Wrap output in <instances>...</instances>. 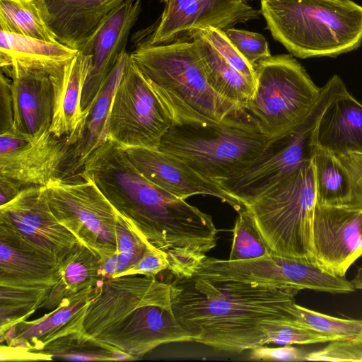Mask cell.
Here are the masks:
<instances>
[{
	"label": "cell",
	"instance_id": "obj_1",
	"mask_svg": "<svg viewBox=\"0 0 362 362\" xmlns=\"http://www.w3.org/2000/svg\"><path fill=\"white\" fill-rule=\"evenodd\" d=\"M82 167L80 175L90 179L142 237L166 254L174 276L193 275L216 247L218 229L212 216L147 180L116 143L107 141Z\"/></svg>",
	"mask_w": 362,
	"mask_h": 362
},
{
	"label": "cell",
	"instance_id": "obj_2",
	"mask_svg": "<svg viewBox=\"0 0 362 362\" xmlns=\"http://www.w3.org/2000/svg\"><path fill=\"white\" fill-rule=\"evenodd\" d=\"M171 283L173 311L192 341L217 351L240 353L267 345L265 325L296 320L291 313L293 286L211 281L198 276Z\"/></svg>",
	"mask_w": 362,
	"mask_h": 362
},
{
	"label": "cell",
	"instance_id": "obj_3",
	"mask_svg": "<svg viewBox=\"0 0 362 362\" xmlns=\"http://www.w3.org/2000/svg\"><path fill=\"white\" fill-rule=\"evenodd\" d=\"M130 54L174 122L258 130L245 109L218 95L210 86L192 40L161 45L144 42Z\"/></svg>",
	"mask_w": 362,
	"mask_h": 362
},
{
	"label": "cell",
	"instance_id": "obj_4",
	"mask_svg": "<svg viewBox=\"0 0 362 362\" xmlns=\"http://www.w3.org/2000/svg\"><path fill=\"white\" fill-rule=\"evenodd\" d=\"M259 13L298 58L335 57L362 43V6L351 0H261Z\"/></svg>",
	"mask_w": 362,
	"mask_h": 362
},
{
	"label": "cell",
	"instance_id": "obj_5",
	"mask_svg": "<svg viewBox=\"0 0 362 362\" xmlns=\"http://www.w3.org/2000/svg\"><path fill=\"white\" fill-rule=\"evenodd\" d=\"M315 204L312 160L245 206L272 254L315 262L313 221Z\"/></svg>",
	"mask_w": 362,
	"mask_h": 362
},
{
	"label": "cell",
	"instance_id": "obj_6",
	"mask_svg": "<svg viewBox=\"0 0 362 362\" xmlns=\"http://www.w3.org/2000/svg\"><path fill=\"white\" fill-rule=\"evenodd\" d=\"M268 141L256 129L174 122L157 149L180 158L202 176L218 182L245 169Z\"/></svg>",
	"mask_w": 362,
	"mask_h": 362
},
{
	"label": "cell",
	"instance_id": "obj_7",
	"mask_svg": "<svg viewBox=\"0 0 362 362\" xmlns=\"http://www.w3.org/2000/svg\"><path fill=\"white\" fill-rule=\"evenodd\" d=\"M255 71V89L245 110L258 131L271 139L291 131L305 118L321 88L290 54L262 59Z\"/></svg>",
	"mask_w": 362,
	"mask_h": 362
},
{
	"label": "cell",
	"instance_id": "obj_8",
	"mask_svg": "<svg viewBox=\"0 0 362 362\" xmlns=\"http://www.w3.org/2000/svg\"><path fill=\"white\" fill-rule=\"evenodd\" d=\"M346 88L341 78L331 77L321 88L313 108L295 128L269 139L258 156L235 175L218 181L221 187L244 206L313 160L317 122L329 102Z\"/></svg>",
	"mask_w": 362,
	"mask_h": 362
},
{
	"label": "cell",
	"instance_id": "obj_9",
	"mask_svg": "<svg viewBox=\"0 0 362 362\" xmlns=\"http://www.w3.org/2000/svg\"><path fill=\"white\" fill-rule=\"evenodd\" d=\"M79 175L49 184L46 197L58 221L104 260L117 251L119 214L90 179Z\"/></svg>",
	"mask_w": 362,
	"mask_h": 362
},
{
	"label": "cell",
	"instance_id": "obj_10",
	"mask_svg": "<svg viewBox=\"0 0 362 362\" xmlns=\"http://www.w3.org/2000/svg\"><path fill=\"white\" fill-rule=\"evenodd\" d=\"M211 281H233L262 286H293L332 294L356 290L345 277L331 274L315 262L269 254L257 258L230 261L206 256L194 274Z\"/></svg>",
	"mask_w": 362,
	"mask_h": 362
},
{
	"label": "cell",
	"instance_id": "obj_11",
	"mask_svg": "<svg viewBox=\"0 0 362 362\" xmlns=\"http://www.w3.org/2000/svg\"><path fill=\"white\" fill-rule=\"evenodd\" d=\"M173 123L130 57L113 98L107 141L122 148L157 149Z\"/></svg>",
	"mask_w": 362,
	"mask_h": 362
},
{
	"label": "cell",
	"instance_id": "obj_12",
	"mask_svg": "<svg viewBox=\"0 0 362 362\" xmlns=\"http://www.w3.org/2000/svg\"><path fill=\"white\" fill-rule=\"evenodd\" d=\"M72 147L66 138H57L49 130L33 136L13 127L1 134L0 176L22 189L46 187L62 178V169L71 160Z\"/></svg>",
	"mask_w": 362,
	"mask_h": 362
},
{
	"label": "cell",
	"instance_id": "obj_13",
	"mask_svg": "<svg viewBox=\"0 0 362 362\" xmlns=\"http://www.w3.org/2000/svg\"><path fill=\"white\" fill-rule=\"evenodd\" d=\"M146 305L172 307L171 283L141 274L105 279L88 307L81 334L92 339Z\"/></svg>",
	"mask_w": 362,
	"mask_h": 362
},
{
	"label": "cell",
	"instance_id": "obj_14",
	"mask_svg": "<svg viewBox=\"0 0 362 362\" xmlns=\"http://www.w3.org/2000/svg\"><path fill=\"white\" fill-rule=\"evenodd\" d=\"M163 11L149 38L151 45L192 40L197 30H226L239 23L257 19L260 13L246 0H162Z\"/></svg>",
	"mask_w": 362,
	"mask_h": 362
},
{
	"label": "cell",
	"instance_id": "obj_15",
	"mask_svg": "<svg viewBox=\"0 0 362 362\" xmlns=\"http://www.w3.org/2000/svg\"><path fill=\"white\" fill-rule=\"evenodd\" d=\"M314 260L324 271L345 277L362 256V207L316 203L313 221Z\"/></svg>",
	"mask_w": 362,
	"mask_h": 362
},
{
	"label": "cell",
	"instance_id": "obj_16",
	"mask_svg": "<svg viewBox=\"0 0 362 362\" xmlns=\"http://www.w3.org/2000/svg\"><path fill=\"white\" fill-rule=\"evenodd\" d=\"M0 224L14 229L59 263L79 242L54 216L45 187H25L0 206Z\"/></svg>",
	"mask_w": 362,
	"mask_h": 362
},
{
	"label": "cell",
	"instance_id": "obj_17",
	"mask_svg": "<svg viewBox=\"0 0 362 362\" xmlns=\"http://www.w3.org/2000/svg\"><path fill=\"white\" fill-rule=\"evenodd\" d=\"M92 339L105 349L120 351L136 358L163 344L192 341L172 307L158 305L136 308Z\"/></svg>",
	"mask_w": 362,
	"mask_h": 362
},
{
	"label": "cell",
	"instance_id": "obj_18",
	"mask_svg": "<svg viewBox=\"0 0 362 362\" xmlns=\"http://www.w3.org/2000/svg\"><path fill=\"white\" fill-rule=\"evenodd\" d=\"M137 170L150 182L185 199L193 195L215 197L235 211L245 206L221 185L199 175L180 158L158 149L143 147L123 148Z\"/></svg>",
	"mask_w": 362,
	"mask_h": 362
},
{
	"label": "cell",
	"instance_id": "obj_19",
	"mask_svg": "<svg viewBox=\"0 0 362 362\" xmlns=\"http://www.w3.org/2000/svg\"><path fill=\"white\" fill-rule=\"evenodd\" d=\"M57 41L92 54L95 38L113 11L125 0H39Z\"/></svg>",
	"mask_w": 362,
	"mask_h": 362
},
{
	"label": "cell",
	"instance_id": "obj_20",
	"mask_svg": "<svg viewBox=\"0 0 362 362\" xmlns=\"http://www.w3.org/2000/svg\"><path fill=\"white\" fill-rule=\"evenodd\" d=\"M103 281L64 299L55 309L40 318L13 325L1 334V341L9 346L37 351L58 339L82 332L88 307Z\"/></svg>",
	"mask_w": 362,
	"mask_h": 362
},
{
	"label": "cell",
	"instance_id": "obj_21",
	"mask_svg": "<svg viewBox=\"0 0 362 362\" xmlns=\"http://www.w3.org/2000/svg\"><path fill=\"white\" fill-rule=\"evenodd\" d=\"M141 8V0H125L113 11L95 38L91 68L81 100L82 111L87 117L108 75L125 51L130 30L138 18Z\"/></svg>",
	"mask_w": 362,
	"mask_h": 362
},
{
	"label": "cell",
	"instance_id": "obj_22",
	"mask_svg": "<svg viewBox=\"0 0 362 362\" xmlns=\"http://www.w3.org/2000/svg\"><path fill=\"white\" fill-rule=\"evenodd\" d=\"M91 64L92 54L78 52L59 72L49 76L53 87L49 132L57 138H66L73 148L82 139L88 118L82 111L81 100Z\"/></svg>",
	"mask_w": 362,
	"mask_h": 362
},
{
	"label": "cell",
	"instance_id": "obj_23",
	"mask_svg": "<svg viewBox=\"0 0 362 362\" xmlns=\"http://www.w3.org/2000/svg\"><path fill=\"white\" fill-rule=\"evenodd\" d=\"M59 266L14 229L0 224V285L53 286Z\"/></svg>",
	"mask_w": 362,
	"mask_h": 362
},
{
	"label": "cell",
	"instance_id": "obj_24",
	"mask_svg": "<svg viewBox=\"0 0 362 362\" xmlns=\"http://www.w3.org/2000/svg\"><path fill=\"white\" fill-rule=\"evenodd\" d=\"M2 73L11 78L14 125L27 135L49 130L53 113V87L46 73L13 66Z\"/></svg>",
	"mask_w": 362,
	"mask_h": 362
},
{
	"label": "cell",
	"instance_id": "obj_25",
	"mask_svg": "<svg viewBox=\"0 0 362 362\" xmlns=\"http://www.w3.org/2000/svg\"><path fill=\"white\" fill-rule=\"evenodd\" d=\"M314 143L335 156L362 154V105L346 88L325 107L317 124Z\"/></svg>",
	"mask_w": 362,
	"mask_h": 362
},
{
	"label": "cell",
	"instance_id": "obj_26",
	"mask_svg": "<svg viewBox=\"0 0 362 362\" xmlns=\"http://www.w3.org/2000/svg\"><path fill=\"white\" fill-rule=\"evenodd\" d=\"M78 52L59 42L0 31L1 71L21 66L39 70L51 76L59 72Z\"/></svg>",
	"mask_w": 362,
	"mask_h": 362
},
{
	"label": "cell",
	"instance_id": "obj_27",
	"mask_svg": "<svg viewBox=\"0 0 362 362\" xmlns=\"http://www.w3.org/2000/svg\"><path fill=\"white\" fill-rule=\"evenodd\" d=\"M130 57L129 52L124 51L108 75L88 117L83 136L73 148L69 166L71 172L81 168L89 156L107 141L113 98Z\"/></svg>",
	"mask_w": 362,
	"mask_h": 362
},
{
	"label": "cell",
	"instance_id": "obj_28",
	"mask_svg": "<svg viewBox=\"0 0 362 362\" xmlns=\"http://www.w3.org/2000/svg\"><path fill=\"white\" fill-rule=\"evenodd\" d=\"M101 262L99 255L78 242L59 263L58 281L40 308L52 310L64 299L100 284Z\"/></svg>",
	"mask_w": 362,
	"mask_h": 362
},
{
	"label": "cell",
	"instance_id": "obj_29",
	"mask_svg": "<svg viewBox=\"0 0 362 362\" xmlns=\"http://www.w3.org/2000/svg\"><path fill=\"white\" fill-rule=\"evenodd\" d=\"M195 42L209 83L221 96L245 110L255 89V83L229 64L198 31Z\"/></svg>",
	"mask_w": 362,
	"mask_h": 362
},
{
	"label": "cell",
	"instance_id": "obj_30",
	"mask_svg": "<svg viewBox=\"0 0 362 362\" xmlns=\"http://www.w3.org/2000/svg\"><path fill=\"white\" fill-rule=\"evenodd\" d=\"M313 164L316 203L327 206L349 204L352 198L351 177L339 159L316 146Z\"/></svg>",
	"mask_w": 362,
	"mask_h": 362
},
{
	"label": "cell",
	"instance_id": "obj_31",
	"mask_svg": "<svg viewBox=\"0 0 362 362\" xmlns=\"http://www.w3.org/2000/svg\"><path fill=\"white\" fill-rule=\"evenodd\" d=\"M0 29L49 42H58L39 0H0Z\"/></svg>",
	"mask_w": 362,
	"mask_h": 362
},
{
	"label": "cell",
	"instance_id": "obj_32",
	"mask_svg": "<svg viewBox=\"0 0 362 362\" xmlns=\"http://www.w3.org/2000/svg\"><path fill=\"white\" fill-rule=\"evenodd\" d=\"M52 287L0 285V335L40 308Z\"/></svg>",
	"mask_w": 362,
	"mask_h": 362
},
{
	"label": "cell",
	"instance_id": "obj_33",
	"mask_svg": "<svg viewBox=\"0 0 362 362\" xmlns=\"http://www.w3.org/2000/svg\"><path fill=\"white\" fill-rule=\"evenodd\" d=\"M36 352L45 354L52 359L64 361H129L135 357L120 351L110 350L88 339L81 332L58 339Z\"/></svg>",
	"mask_w": 362,
	"mask_h": 362
},
{
	"label": "cell",
	"instance_id": "obj_34",
	"mask_svg": "<svg viewBox=\"0 0 362 362\" xmlns=\"http://www.w3.org/2000/svg\"><path fill=\"white\" fill-rule=\"evenodd\" d=\"M238 213L233 229V243L228 259L245 260L272 254L250 211L245 206Z\"/></svg>",
	"mask_w": 362,
	"mask_h": 362
},
{
	"label": "cell",
	"instance_id": "obj_35",
	"mask_svg": "<svg viewBox=\"0 0 362 362\" xmlns=\"http://www.w3.org/2000/svg\"><path fill=\"white\" fill-rule=\"evenodd\" d=\"M291 313L298 322L336 341L349 340L362 332V320L345 319L323 314L293 303Z\"/></svg>",
	"mask_w": 362,
	"mask_h": 362
},
{
	"label": "cell",
	"instance_id": "obj_36",
	"mask_svg": "<svg viewBox=\"0 0 362 362\" xmlns=\"http://www.w3.org/2000/svg\"><path fill=\"white\" fill-rule=\"evenodd\" d=\"M267 344L291 346L336 341L333 337L315 331L296 320H278L264 327Z\"/></svg>",
	"mask_w": 362,
	"mask_h": 362
},
{
	"label": "cell",
	"instance_id": "obj_37",
	"mask_svg": "<svg viewBox=\"0 0 362 362\" xmlns=\"http://www.w3.org/2000/svg\"><path fill=\"white\" fill-rule=\"evenodd\" d=\"M233 68L256 82L255 66L250 64L229 40L224 30L207 28L197 30Z\"/></svg>",
	"mask_w": 362,
	"mask_h": 362
},
{
	"label": "cell",
	"instance_id": "obj_38",
	"mask_svg": "<svg viewBox=\"0 0 362 362\" xmlns=\"http://www.w3.org/2000/svg\"><path fill=\"white\" fill-rule=\"evenodd\" d=\"M116 253L134 266L152 246L119 214L116 225Z\"/></svg>",
	"mask_w": 362,
	"mask_h": 362
},
{
	"label": "cell",
	"instance_id": "obj_39",
	"mask_svg": "<svg viewBox=\"0 0 362 362\" xmlns=\"http://www.w3.org/2000/svg\"><path fill=\"white\" fill-rule=\"evenodd\" d=\"M305 361L362 362V332L352 339L330 341L326 346L306 354Z\"/></svg>",
	"mask_w": 362,
	"mask_h": 362
},
{
	"label": "cell",
	"instance_id": "obj_40",
	"mask_svg": "<svg viewBox=\"0 0 362 362\" xmlns=\"http://www.w3.org/2000/svg\"><path fill=\"white\" fill-rule=\"evenodd\" d=\"M225 33L244 58L252 66L271 55L265 37L257 33L228 28Z\"/></svg>",
	"mask_w": 362,
	"mask_h": 362
},
{
	"label": "cell",
	"instance_id": "obj_41",
	"mask_svg": "<svg viewBox=\"0 0 362 362\" xmlns=\"http://www.w3.org/2000/svg\"><path fill=\"white\" fill-rule=\"evenodd\" d=\"M168 267L169 263L166 254L151 247L134 266L119 276L141 274L156 276L160 272L168 269Z\"/></svg>",
	"mask_w": 362,
	"mask_h": 362
},
{
	"label": "cell",
	"instance_id": "obj_42",
	"mask_svg": "<svg viewBox=\"0 0 362 362\" xmlns=\"http://www.w3.org/2000/svg\"><path fill=\"white\" fill-rule=\"evenodd\" d=\"M337 157L347 169L351 177L352 198L349 204L362 207V154L351 153Z\"/></svg>",
	"mask_w": 362,
	"mask_h": 362
},
{
	"label": "cell",
	"instance_id": "obj_43",
	"mask_svg": "<svg viewBox=\"0 0 362 362\" xmlns=\"http://www.w3.org/2000/svg\"><path fill=\"white\" fill-rule=\"evenodd\" d=\"M14 125L11 80L4 73L0 76V133Z\"/></svg>",
	"mask_w": 362,
	"mask_h": 362
},
{
	"label": "cell",
	"instance_id": "obj_44",
	"mask_svg": "<svg viewBox=\"0 0 362 362\" xmlns=\"http://www.w3.org/2000/svg\"><path fill=\"white\" fill-rule=\"evenodd\" d=\"M250 358L263 361H305L299 351L291 346L270 348L262 346L251 350Z\"/></svg>",
	"mask_w": 362,
	"mask_h": 362
},
{
	"label": "cell",
	"instance_id": "obj_45",
	"mask_svg": "<svg viewBox=\"0 0 362 362\" xmlns=\"http://www.w3.org/2000/svg\"><path fill=\"white\" fill-rule=\"evenodd\" d=\"M52 360L45 355L24 348L1 346V361H38Z\"/></svg>",
	"mask_w": 362,
	"mask_h": 362
},
{
	"label": "cell",
	"instance_id": "obj_46",
	"mask_svg": "<svg viewBox=\"0 0 362 362\" xmlns=\"http://www.w3.org/2000/svg\"><path fill=\"white\" fill-rule=\"evenodd\" d=\"M22 189L15 182L0 176V206L13 199Z\"/></svg>",
	"mask_w": 362,
	"mask_h": 362
},
{
	"label": "cell",
	"instance_id": "obj_47",
	"mask_svg": "<svg viewBox=\"0 0 362 362\" xmlns=\"http://www.w3.org/2000/svg\"><path fill=\"white\" fill-rule=\"evenodd\" d=\"M352 282L356 289L362 291V267L358 269Z\"/></svg>",
	"mask_w": 362,
	"mask_h": 362
}]
</instances>
